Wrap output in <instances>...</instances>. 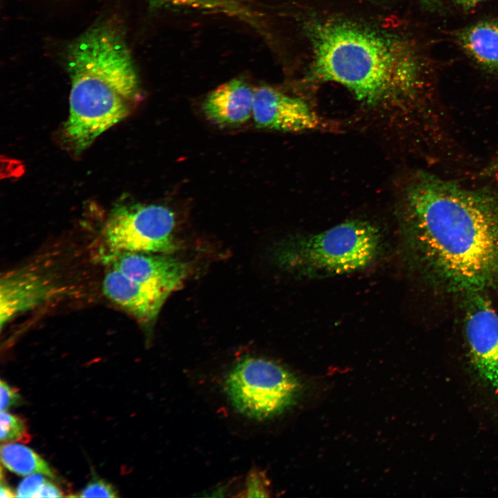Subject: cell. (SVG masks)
<instances>
[{
  "label": "cell",
  "instance_id": "obj_1",
  "mask_svg": "<svg viewBox=\"0 0 498 498\" xmlns=\"http://www.w3.org/2000/svg\"><path fill=\"white\" fill-rule=\"evenodd\" d=\"M400 210L407 250L418 262L464 288H480L498 275L497 191L420 172L404 188Z\"/></svg>",
  "mask_w": 498,
  "mask_h": 498
},
{
  "label": "cell",
  "instance_id": "obj_2",
  "mask_svg": "<svg viewBox=\"0 0 498 498\" xmlns=\"http://www.w3.org/2000/svg\"><path fill=\"white\" fill-rule=\"evenodd\" d=\"M308 33L314 77L342 84L367 104L410 97L423 82L421 56L404 38L343 20L315 22Z\"/></svg>",
  "mask_w": 498,
  "mask_h": 498
},
{
  "label": "cell",
  "instance_id": "obj_3",
  "mask_svg": "<svg viewBox=\"0 0 498 498\" xmlns=\"http://www.w3.org/2000/svg\"><path fill=\"white\" fill-rule=\"evenodd\" d=\"M66 55L71 89L64 140L78 153L126 118L140 91L126 41L113 22L89 28L68 46Z\"/></svg>",
  "mask_w": 498,
  "mask_h": 498
},
{
  "label": "cell",
  "instance_id": "obj_4",
  "mask_svg": "<svg viewBox=\"0 0 498 498\" xmlns=\"http://www.w3.org/2000/svg\"><path fill=\"white\" fill-rule=\"evenodd\" d=\"M382 249L379 228L369 221L353 219L317 234L287 238L277 248L275 256L282 268L310 279L367 268Z\"/></svg>",
  "mask_w": 498,
  "mask_h": 498
},
{
  "label": "cell",
  "instance_id": "obj_5",
  "mask_svg": "<svg viewBox=\"0 0 498 498\" xmlns=\"http://www.w3.org/2000/svg\"><path fill=\"white\" fill-rule=\"evenodd\" d=\"M294 377L280 365L262 358L247 357L228 373L224 390L241 414L257 420L282 412L297 389Z\"/></svg>",
  "mask_w": 498,
  "mask_h": 498
},
{
  "label": "cell",
  "instance_id": "obj_6",
  "mask_svg": "<svg viewBox=\"0 0 498 498\" xmlns=\"http://www.w3.org/2000/svg\"><path fill=\"white\" fill-rule=\"evenodd\" d=\"M175 216L160 205L118 204L105 223L103 239L114 255L120 252L171 254L177 248L173 237Z\"/></svg>",
  "mask_w": 498,
  "mask_h": 498
},
{
  "label": "cell",
  "instance_id": "obj_7",
  "mask_svg": "<svg viewBox=\"0 0 498 498\" xmlns=\"http://www.w3.org/2000/svg\"><path fill=\"white\" fill-rule=\"evenodd\" d=\"M465 335L473 369L498 396V315L486 299L477 298L471 306Z\"/></svg>",
  "mask_w": 498,
  "mask_h": 498
},
{
  "label": "cell",
  "instance_id": "obj_8",
  "mask_svg": "<svg viewBox=\"0 0 498 498\" xmlns=\"http://www.w3.org/2000/svg\"><path fill=\"white\" fill-rule=\"evenodd\" d=\"M252 117L261 128L286 132L315 129L322 124L305 102L268 86L254 89Z\"/></svg>",
  "mask_w": 498,
  "mask_h": 498
},
{
  "label": "cell",
  "instance_id": "obj_9",
  "mask_svg": "<svg viewBox=\"0 0 498 498\" xmlns=\"http://www.w3.org/2000/svg\"><path fill=\"white\" fill-rule=\"evenodd\" d=\"M54 286L45 275L30 268L7 273L0 282V325L2 329L14 319L46 302Z\"/></svg>",
  "mask_w": 498,
  "mask_h": 498
},
{
  "label": "cell",
  "instance_id": "obj_10",
  "mask_svg": "<svg viewBox=\"0 0 498 498\" xmlns=\"http://www.w3.org/2000/svg\"><path fill=\"white\" fill-rule=\"evenodd\" d=\"M112 268L127 277L169 293L187 276V266L167 254L120 252L114 254Z\"/></svg>",
  "mask_w": 498,
  "mask_h": 498
},
{
  "label": "cell",
  "instance_id": "obj_11",
  "mask_svg": "<svg viewBox=\"0 0 498 498\" xmlns=\"http://www.w3.org/2000/svg\"><path fill=\"white\" fill-rule=\"evenodd\" d=\"M102 290L110 301L143 324L155 320L170 293L133 280L113 268L103 279Z\"/></svg>",
  "mask_w": 498,
  "mask_h": 498
},
{
  "label": "cell",
  "instance_id": "obj_12",
  "mask_svg": "<svg viewBox=\"0 0 498 498\" xmlns=\"http://www.w3.org/2000/svg\"><path fill=\"white\" fill-rule=\"evenodd\" d=\"M254 89L241 80L234 79L212 91L205 98L203 111L212 122L237 125L252 116Z\"/></svg>",
  "mask_w": 498,
  "mask_h": 498
},
{
  "label": "cell",
  "instance_id": "obj_13",
  "mask_svg": "<svg viewBox=\"0 0 498 498\" xmlns=\"http://www.w3.org/2000/svg\"><path fill=\"white\" fill-rule=\"evenodd\" d=\"M456 39L482 68L498 72V20H484L460 30Z\"/></svg>",
  "mask_w": 498,
  "mask_h": 498
},
{
  "label": "cell",
  "instance_id": "obj_14",
  "mask_svg": "<svg viewBox=\"0 0 498 498\" xmlns=\"http://www.w3.org/2000/svg\"><path fill=\"white\" fill-rule=\"evenodd\" d=\"M1 461L5 468L19 475L39 473L51 479L55 478L49 464L39 454L23 444L2 443Z\"/></svg>",
  "mask_w": 498,
  "mask_h": 498
},
{
  "label": "cell",
  "instance_id": "obj_15",
  "mask_svg": "<svg viewBox=\"0 0 498 498\" xmlns=\"http://www.w3.org/2000/svg\"><path fill=\"white\" fill-rule=\"evenodd\" d=\"M26 421L21 416L6 412L0 416V440L5 443H22L31 441Z\"/></svg>",
  "mask_w": 498,
  "mask_h": 498
},
{
  "label": "cell",
  "instance_id": "obj_16",
  "mask_svg": "<svg viewBox=\"0 0 498 498\" xmlns=\"http://www.w3.org/2000/svg\"><path fill=\"white\" fill-rule=\"evenodd\" d=\"M246 481L244 492L246 497H269V482L264 472L259 470H252Z\"/></svg>",
  "mask_w": 498,
  "mask_h": 498
},
{
  "label": "cell",
  "instance_id": "obj_17",
  "mask_svg": "<svg viewBox=\"0 0 498 498\" xmlns=\"http://www.w3.org/2000/svg\"><path fill=\"white\" fill-rule=\"evenodd\" d=\"M77 496L80 497H118L116 490L110 483L98 477H93Z\"/></svg>",
  "mask_w": 498,
  "mask_h": 498
},
{
  "label": "cell",
  "instance_id": "obj_18",
  "mask_svg": "<svg viewBox=\"0 0 498 498\" xmlns=\"http://www.w3.org/2000/svg\"><path fill=\"white\" fill-rule=\"evenodd\" d=\"M44 474L39 473L31 474L25 477L19 483L16 490L17 497H34L47 481Z\"/></svg>",
  "mask_w": 498,
  "mask_h": 498
},
{
  "label": "cell",
  "instance_id": "obj_19",
  "mask_svg": "<svg viewBox=\"0 0 498 498\" xmlns=\"http://www.w3.org/2000/svg\"><path fill=\"white\" fill-rule=\"evenodd\" d=\"M1 412L8 411L11 407L21 403V396L17 388L9 385L6 381L1 380Z\"/></svg>",
  "mask_w": 498,
  "mask_h": 498
},
{
  "label": "cell",
  "instance_id": "obj_20",
  "mask_svg": "<svg viewBox=\"0 0 498 498\" xmlns=\"http://www.w3.org/2000/svg\"><path fill=\"white\" fill-rule=\"evenodd\" d=\"M62 497H64V495L61 489L54 483L47 480L37 495L36 498Z\"/></svg>",
  "mask_w": 498,
  "mask_h": 498
},
{
  "label": "cell",
  "instance_id": "obj_21",
  "mask_svg": "<svg viewBox=\"0 0 498 498\" xmlns=\"http://www.w3.org/2000/svg\"><path fill=\"white\" fill-rule=\"evenodd\" d=\"M16 497V492L12 489V488L3 481V477H1V485H0V497L1 498H11Z\"/></svg>",
  "mask_w": 498,
  "mask_h": 498
},
{
  "label": "cell",
  "instance_id": "obj_22",
  "mask_svg": "<svg viewBox=\"0 0 498 498\" xmlns=\"http://www.w3.org/2000/svg\"><path fill=\"white\" fill-rule=\"evenodd\" d=\"M458 4L465 8H472L475 7L479 3L486 0H454Z\"/></svg>",
  "mask_w": 498,
  "mask_h": 498
},
{
  "label": "cell",
  "instance_id": "obj_23",
  "mask_svg": "<svg viewBox=\"0 0 498 498\" xmlns=\"http://www.w3.org/2000/svg\"><path fill=\"white\" fill-rule=\"evenodd\" d=\"M422 3L430 8H435L439 6V0H419Z\"/></svg>",
  "mask_w": 498,
  "mask_h": 498
},
{
  "label": "cell",
  "instance_id": "obj_24",
  "mask_svg": "<svg viewBox=\"0 0 498 498\" xmlns=\"http://www.w3.org/2000/svg\"><path fill=\"white\" fill-rule=\"evenodd\" d=\"M492 166L495 171L498 173V158L494 160Z\"/></svg>",
  "mask_w": 498,
  "mask_h": 498
}]
</instances>
